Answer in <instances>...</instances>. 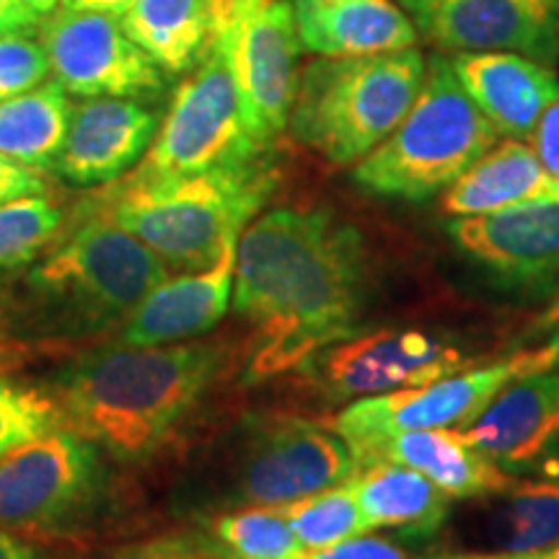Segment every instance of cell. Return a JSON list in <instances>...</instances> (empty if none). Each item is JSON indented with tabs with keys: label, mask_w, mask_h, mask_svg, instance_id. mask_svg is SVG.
<instances>
[{
	"label": "cell",
	"mask_w": 559,
	"mask_h": 559,
	"mask_svg": "<svg viewBox=\"0 0 559 559\" xmlns=\"http://www.w3.org/2000/svg\"><path fill=\"white\" fill-rule=\"evenodd\" d=\"M234 311L254 330L251 379L296 370L353 337L368 300L360 230L321 207H275L236 247Z\"/></svg>",
	"instance_id": "obj_1"
},
{
	"label": "cell",
	"mask_w": 559,
	"mask_h": 559,
	"mask_svg": "<svg viewBox=\"0 0 559 559\" xmlns=\"http://www.w3.org/2000/svg\"><path fill=\"white\" fill-rule=\"evenodd\" d=\"M226 366L218 342L107 347L55 376L62 425L120 461H143L166 445Z\"/></svg>",
	"instance_id": "obj_2"
},
{
	"label": "cell",
	"mask_w": 559,
	"mask_h": 559,
	"mask_svg": "<svg viewBox=\"0 0 559 559\" xmlns=\"http://www.w3.org/2000/svg\"><path fill=\"white\" fill-rule=\"evenodd\" d=\"M275 185L270 158L190 177L128 179L94 215L128 230L171 267L205 270L239 243Z\"/></svg>",
	"instance_id": "obj_3"
},
{
	"label": "cell",
	"mask_w": 559,
	"mask_h": 559,
	"mask_svg": "<svg viewBox=\"0 0 559 559\" xmlns=\"http://www.w3.org/2000/svg\"><path fill=\"white\" fill-rule=\"evenodd\" d=\"M417 47L366 58H319L300 70L290 130L332 164H358L400 128L423 88Z\"/></svg>",
	"instance_id": "obj_4"
},
{
	"label": "cell",
	"mask_w": 559,
	"mask_h": 559,
	"mask_svg": "<svg viewBox=\"0 0 559 559\" xmlns=\"http://www.w3.org/2000/svg\"><path fill=\"white\" fill-rule=\"evenodd\" d=\"M498 140L500 130L469 99L449 55L440 52L428 60L407 117L358 160L353 179L379 198L423 202L449 190Z\"/></svg>",
	"instance_id": "obj_5"
},
{
	"label": "cell",
	"mask_w": 559,
	"mask_h": 559,
	"mask_svg": "<svg viewBox=\"0 0 559 559\" xmlns=\"http://www.w3.org/2000/svg\"><path fill=\"white\" fill-rule=\"evenodd\" d=\"M164 280L166 262L156 251L94 215L32 270L29 288L62 330L99 332L128 319Z\"/></svg>",
	"instance_id": "obj_6"
},
{
	"label": "cell",
	"mask_w": 559,
	"mask_h": 559,
	"mask_svg": "<svg viewBox=\"0 0 559 559\" xmlns=\"http://www.w3.org/2000/svg\"><path fill=\"white\" fill-rule=\"evenodd\" d=\"M270 145L251 135L226 50L213 39L192 75L174 94L164 124L130 179H169L234 169L267 158Z\"/></svg>",
	"instance_id": "obj_7"
},
{
	"label": "cell",
	"mask_w": 559,
	"mask_h": 559,
	"mask_svg": "<svg viewBox=\"0 0 559 559\" xmlns=\"http://www.w3.org/2000/svg\"><path fill=\"white\" fill-rule=\"evenodd\" d=\"M99 451L68 425L11 449L0 459V526L29 536L81 528L107 481Z\"/></svg>",
	"instance_id": "obj_8"
},
{
	"label": "cell",
	"mask_w": 559,
	"mask_h": 559,
	"mask_svg": "<svg viewBox=\"0 0 559 559\" xmlns=\"http://www.w3.org/2000/svg\"><path fill=\"white\" fill-rule=\"evenodd\" d=\"M547 368H555V353L549 345L523 349L513 358L474 368L469 373H453L423 383V386L366 396V400L347 404L334 417L332 428L345 438L355 459L396 432L438 428L464 430L510 381Z\"/></svg>",
	"instance_id": "obj_9"
},
{
	"label": "cell",
	"mask_w": 559,
	"mask_h": 559,
	"mask_svg": "<svg viewBox=\"0 0 559 559\" xmlns=\"http://www.w3.org/2000/svg\"><path fill=\"white\" fill-rule=\"evenodd\" d=\"M358 472V459L334 428L300 417L254 419L236 453L234 500L277 508L347 485Z\"/></svg>",
	"instance_id": "obj_10"
},
{
	"label": "cell",
	"mask_w": 559,
	"mask_h": 559,
	"mask_svg": "<svg viewBox=\"0 0 559 559\" xmlns=\"http://www.w3.org/2000/svg\"><path fill=\"white\" fill-rule=\"evenodd\" d=\"M469 358L459 347L419 330H379L324 347L304 362L309 386L324 402L389 394L461 373Z\"/></svg>",
	"instance_id": "obj_11"
},
{
	"label": "cell",
	"mask_w": 559,
	"mask_h": 559,
	"mask_svg": "<svg viewBox=\"0 0 559 559\" xmlns=\"http://www.w3.org/2000/svg\"><path fill=\"white\" fill-rule=\"evenodd\" d=\"M226 50L247 124L260 143L272 145L288 128L298 91L300 45L290 0H267L215 32Z\"/></svg>",
	"instance_id": "obj_12"
},
{
	"label": "cell",
	"mask_w": 559,
	"mask_h": 559,
	"mask_svg": "<svg viewBox=\"0 0 559 559\" xmlns=\"http://www.w3.org/2000/svg\"><path fill=\"white\" fill-rule=\"evenodd\" d=\"M39 32L55 81L68 94L130 99L166 86L164 68L132 41L115 13L62 5L39 24Z\"/></svg>",
	"instance_id": "obj_13"
},
{
	"label": "cell",
	"mask_w": 559,
	"mask_h": 559,
	"mask_svg": "<svg viewBox=\"0 0 559 559\" xmlns=\"http://www.w3.org/2000/svg\"><path fill=\"white\" fill-rule=\"evenodd\" d=\"M417 34L443 52L559 58V0H400Z\"/></svg>",
	"instance_id": "obj_14"
},
{
	"label": "cell",
	"mask_w": 559,
	"mask_h": 559,
	"mask_svg": "<svg viewBox=\"0 0 559 559\" xmlns=\"http://www.w3.org/2000/svg\"><path fill=\"white\" fill-rule=\"evenodd\" d=\"M461 438L508 474H559V373L547 368L510 381Z\"/></svg>",
	"instance_id": "obj_15"
},
{
	"label": "cell",
	"mask_w": 559,
	"mask_h": 559,
	"mask_svg": "<svg viewBox=\"0 0 559 559\" xmlns=\"http://www.w3.org/2000/svg\"><path fill=\"white\" fill-rule=\"evenodd\" d=\"M451 241L474 264L510 285H547L559 277V202L453 218Z\"/></svg>",
	"instance_id": "obj_16"
},
{
	"label": "cell",
	"mask_w": 559,
	"mask_h": 559,
	"mask_svg": "<svg viewBox=\"0 0 559 559\" xmlns=\"http://www.w3.org/2000/svg\"><path fill=\"white\" fill-rule=\"evenodd\" d=\"M158 117L130 99L99 96L73 109L52 169L70 185L94 187L120 179L151 148Z\"/></svg>",
	"instance_id": "obj_17"
},
{
	"label": "cell",
	"mask_w": 559,
	"mask_h": 559,
	"mask_svg": "<svg viewBox=\"0 0 559 559\" xmlns=\"http://www.w3.org/2000/svg\"><path fill=\"white\" fill-rule=\"evenodd\" d=\"M236 247L194 275L166 277L124 321L122 347H160L190 342L221 324L234 296Z\"/></svg>",
	"instance_id": "obj_18"
},
{
	"label": "cell",
	"mask_w": 559,
	"mask_h": 559,
	"mask_svg": "<svg viewBox=\"0 0 559 559\" xmlns=\"http://www.w3.org/2000/svg\"><path fill=\"white\" fill-rule=\"evenodd\" d=\"M461 86L500 135L531 140L542 115L559 99L551 66L515 52L449 55Z\"/></svg>",
	"instance_id": "obj_19"
},
{
	"label": "cell",
	"mask_w": 559,
	"mask_h": 559,
	"mask_svg": "<svg viewBox=\"0 0 559 559\" xmlns=\"http://www.w3.org/2000/svg\"><path fill=\"white\" fill-rule=\"evenodd\" d=\"M304 50L366 58L415 47L417 29L394 0H290Z\"/></svg>",
	"instance_id": "obj_20"
},
{
	"label": "cell",
	"mask_w": 559,
	"mask_h": 559,
	"mask_svg": "<svg viewBox=\"0 0 559 559\" xmlns=\"http://www.w3.org/2000/svg\"><path fill=\"white\" fill-rule=\"evenodd\" d=\"M373 461H396L425 474L432 485L449 498H479V495H502L515 485L513 474L502 472L477 449H472L461 430H412L396 432L379 440L358 456V466Z\"/></svg>",
	"instance_id": "obj_21"
},
{
	"label": "cell",
	"mask_w": 559,
	"mask_h": 559,
	"mask_svg": "<svg viewBox=\"0 0 559 559\" xmlns=\"http://www.w3.org/2000/svg\"><path fill=\"white\" fill-rule=\"evenodd\" d=\"M534 202H559V181L526 140L510 138L453 181L440 198V210L451 218H469Z\"/></svg>",
	"instance_id": "obj_22"
},
{
	"label": "cell",
	"mask_w": 559,
	"mask_h": 559,
	"mask_svg": "<svg viewBox=\"0 0 559 559\" xmlns=\"http://www.w3.org/2000/svg\"><path fill=\"white\" fill-rule=\"evenodd\" d=\"M368 528H394L404 536H432L451 513L443 489L396 461H373L347 481Z\"/></svg>",
	"instance_id": "obj_23"
},
{
	"label": "cell",
	"mask_w": 559,
	"mask_h": 559,
	"mask_svg": "<svg viewBox=\"0 0 559 559\" xmlns=\"http://www.w3.org/2000/svg\"><path fill=\"white\" fill-rule=\"evenodd\" d=\"M122 26L166 73H185L215 39L213 0H130Z\"/></svg>",
	"instance_id": "obj_24"
},
{
	"label": "cell",
	"mask_w": 559,
	"mask_h": 559,
	"mask_svg": "<svg viewBox=\"0 0 559 559\" xmlns=\"http://www.w3.org/2000/svg\"><path fill=\"white\" fill-rule=\"evenodd\" d=\"M73 104L58 81L0 102V153L32 169H52L66 143Z\"/></svg>",
	"instance_id": "obj_25"
},
{
	"label": "cell",
	"mask_w": 559,
	"mask_h": 559,
	"mask_svg": "<svg viewBox=\"0 0 559 559\" xmlns=\"http://www.w3.org/2000/svg\"><path fill=\"white\" fill-rule=\"evenodd\" d=\"M495 536L502 551L536 555L559 547V474L547 479L515 481L502 492Z\"/></svg>",
	"instance_id": "obj_26"
},
{
	"label": "cell",
	"mask_w": 559,
	"mask_h": 559,
	"mask_svg": "<svg viewBox=\"0 0 559 559\" xmlns=\"http://www.w3.org/2000/svg\"><path fill=\"white\" fill-rule=\"evenodd\" d=\"M277 508L283 510L285 521L290 523L293 534L306 551L332 547V544L370 531L349 485L321 489L309 498L285 502Z\"/></svg>",
	"instance_id": "obj_27"
},
{
	"label": "cell",
	"mask_w": 559,
	"mask_h": 559,
	"mask_svg": "<svg viewBox=\"0 0 559 559\" xmlns=\"http://www.w3.org/2000/svg\"><path fill=\"white\" fill-rule=\"evenodd\" d=\"M210 531L239 559H300L304 547L285 521L283 510L254 506L221 513L210 521Z\"/></svg>",
	"instance_id": "obj_28"
},
{
	"label": "cell",
	"mask_w": 559,
	"mask_h": 559,
	"mask_svg": "<svg viewBox=\"0 0 559 559\" xmlns=\"http://www.w3.org/2000/svg\"><path fill=\"white\" fill-rule=\"evenodd\" d=\"M62 213L47 194L0 205V275L29 264L58 236Z\"/></svg>",
	"instance_id": "obj_29"
},
{
	"label": "cell",
	"mask_w": 559,
	"mask_h": 559,
	"mask_svg": "<svg viewBox=\"0 0 559 559\" xmlns=\"http://www.w3.org/2000/svg\"><path fill=\"white\" fill-rule=\"evenodd\" d=\"M58 425H62V417L52 400L39 391L0 383V459Z\"/></svg>",
	"instance_id": "obj_30"
},
{
	"label": "cell",
	"mask_w": 559,
	"mask_h": 559,
	"mask_svg": "<svg viewBox=\"0 0 559 559\" xmlns=\"http://www.w3.org/2000/svg\"><path fill=\"white\" fill-rule=\"evenodd\" d=\"M50 58L29 34H0V102L26 94L50 79Z\"/></svg>",
	"instance_id": "obj_31"
},
{
	"label": "cell",
	"mask_w": 559,
	"mask_h": 559,
	"mask_svg": "<svg viewBox=\"0 0 559 559\" xmlns=\"http://www.w3.org/2000/svg\"><path fill=\"white\" fill-rule=\"evenodd\" d=\"M117 559H239L215 539L205 536H160V539L138 544L117 555Z\"/></svg>",
	"instance_id": "obj_32"
},
{
	"label": "cell",
	"mask_w": 559,
	"mask_h": 559,
	"mask_svg": "<svg viewBox=\"0 0 559 559\" xmlns=\"http://www.w3.org/2000/svg\"><path fill=\"white\" fill-rule=\"evenodd\" d=\"M300 559H412L407 549H402L400 544L381 539V536H353L332 547L304 551Z\"/></svg>",
	"instance_id": "obj_33"
},
{
	"label": "cell",
	"mask_w": 559,
	"mask_h": 559,
	"mask_svg": "<svg viewBox=\"0 0 559 559\" xmlns=\"http://www.w3.org/2000/svg\"><path fill=\"white\" fill-rule=\"evenodd\" d=\"M47 194V181L37 169L19 164L0 153V205L5 202Z\"/></svg>",
	"instance_id": "obj_34"
},
{
	"label": "cell",
	"mask_w": 559,
	"mask_h": 559,
	"mask_svg": "<svg viewBox=\"0 0 559 559\" xmlns=\"http://www.w3.org/2000/svg\"><path fill=\"white\" fill-rule=\"evenodd\" d=\"M531 148L536 151L544 169L559 181V99L542 115L531 135Z\"/></svg>",
	"instance_id": "obj_35"
},
{
	"label": "cell",
	"mask_w": 559,
	"mask_h": 559,
	"mask_svg": "<svg viewBox=\"0 0 559 559\" xmlns=\"http://www.w3.org/2000/svg\"><path fill=\"white\" fill-rule=\"evenodd\" d=\"M41 13L29 0H0V34H32Z\"/></svg>",
	"instance_id": "obj_36"
},
{
	"label": "cell",
	"mask_w": 559,
	"mask_h": 559,
	"mask_svg": "<svg viewBox=\"0 0 559 559\" xmlns=\"http://www.w3.org/2000/svg\"><path fill=\"white\" fill-rule=\"evenodd\" d=\"M0 559H45L37 547L21 542L16 534L0 526Z\"/></svg>",
	"instance_id": "obj_37"
},
{
	"label": "cell",
	"mask_w": 559,
	"mask_h": 559,
	"mask_svg": "<svg viewBox=\"0 0 559 559\" xmlns=\"http://www.w3.org/2000/svg\"><path fill=\"white\" fill-rule=\"evenodd\" d=\"M267 3V0H213V16H215V32L226 26L243 11L254 9V5Z\"/></svg>",
	"instance_id": "obj_38"
},
{
	"label": "cell",
	"mask_w": 559,
	"mask_h": 559,
	"mask_svg": "<svg viewBox=\"0 0 559 559\" xmlns=\"http://www.w3.org/2000/svg\"><path fill=\"white\" fill-rule=\"evenodd\" d=\"M68 9H86V11H107L115 16H122V11L128 9L130 0H60Z\"/></svg>",
	"instance_id": "obj_39"
},
{
	"label": "cell",
	"mask_w": 559,
	"mask_h": 559,
	"mask_svg": "<svg viewBox=\"0 0 559 559\" xmlns=\"http://www.w3.org/2000/svg\"><path fill=\"white\" fill-rule=\"evenodd\" d=\"M432 559H534V555H513V551H498V555H449Z\"/></svg>",
	"instance_id": "obj_40"
},
{
	"label": "cell",
	"mask_w": 559,
	"mask_h": 559,
	"mask_svg": "<svg viewBox=\"0 0 559 559\" xmlns=\"http://www.w3.org/2000/svg\"><path fill=\"white\" fill-rule=\"evenodd\" d=\"M29 3L41 13V16H45V13H52L55 9H58V0H29Z\"/></svg>",
	"instance_id": "obj_41"
},
{
	"label": "cell",
	"mask_w": 559,
	"mask_h": 559,
	"mask_svg": "<svg viewBox=\"0 0 559 559\" xmlns=\"http://www.w3.org/2000/svg\"><path fill=\"white\" fill-rule=\"evenodd\" d=\"M549 347H551V353H555V368H559V326H557L555 337H551V342H549Z\"/></svg>",
	"instance_id": "obj_42"
},
{
	"label": "cell",
	"mask_w": 559,
	"mask_h": 559,
	"mask_svg": "<svg viewBox=\"0 0 559 559\" xmlns=\"http://www.w3.org/2000/svg\"><path fill=\"white\" fill-rule=\"evenodd\" d=\"M534 559H559V547L549 549V551H536Z\"/></svg>",
	"instance_id": "obj_43"
}]
</instances>
